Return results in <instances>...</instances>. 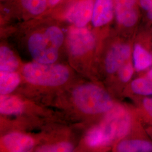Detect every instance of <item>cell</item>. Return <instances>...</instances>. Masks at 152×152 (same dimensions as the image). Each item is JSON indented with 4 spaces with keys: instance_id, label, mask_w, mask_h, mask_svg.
Here are the masks:
<instances>
[{
    "instance_id": "obj_1",
    "label": "cell",
    "mask_w": 152,
    "mask_h": 152,
    "mask_svg": "<svg viewBox=\"0 0 152 152\" xmlns=\"http://www.w3.org/2000/svg\"><path fill=\"white\" fill-rule=\"evenodd\" d=\"M72 100L77 108L87 114L109 112L113 104L108 92L91 83L83 84L75 88L72 92Z\"/></svg>"
},
{
    "instance_id": "obj_2",
    "label": "cell",
    "mask_w": 152,
    "mask_h": 152,
    "mask_svg": "<svg viewBox=\"0 0 152 152\" xmlns=\"http://www.w3.org/2000/svg\"><path fill=\"white\" fill-rule=\"evenodd\" d=\"M22 75L27 81L34 85L57 87L67 82L70 73L64 65L34 61L24 65Z\"/></svg>"
},
{
    "instance_id": "obj_3",
    "label": "cell",
    "mask_w": 152,
    "mask_h": 152,
    "mask_svg": "<svg viewBox=\"0 0 152 152\" xmlns=\"http://www.w3.org/2000/svg\"><path fill=\"white\" fill-rule=\"evenodd\" d=\"M27 47L33 59L37 63L54 64L58 59L60 49L49 37L45 28L29 35Z\"/></svg>"
},
{
    "instance_id": "obj_4",
    "label": "cell",
    "mask_w": 152,
    "mask_h": 152,
    "mask_svg": "<svg viewBox=\"0 0 152 152\" xmlns=\"http://www.w3.org/2000/svg\"><path fill=\"white\" fill-rule=\"evenodd\" d=\"M66 44L71 55L81 57L88 54L96 46V38L86 27H77L72 26L66 36Z\"/></svg>"
},
{
    "instance_id": "obj_5",
    "label": "cell",
    "mask_w": 152,
    "mask_h": 152,
    "mask_svg": "<svg viewBox=\"0 0 152 152\" xmlns=\"http://www.w3.org/2000/svg\"><path fill=\"white\" fill-rule=\"evenodd\" d=\"M95 0H78L72 4L64 14L65 20L73 26L86 27L91 22Z\"/></svg>"
},
{
    "instance_id": "obj_6",
    "label": "cell",
    "mask_w": 152,
    "mask_h": 152,
    "mask_svg": "<svg viewBox=\"0 0 152 152\" xmlns=\"http://www.w3.org/2000/svg\"><path fill=\"white\" fill-rule=\"evenodd\" d=\"M114 14L117 23L130 28L136 24L139 18L138 0H114Z\"/></svg>"
},
{
    "instance_id": "obj_7",
    "label": "cell",
    "mask_w": 152,
    "mask_h": 152,
    "mask_svg": "<svg viewBox=\"0 0 152 152\" xmlns=\"http://www.w3.org/2000/svg\"><path fill=\"white\" fill-rule=\"evenodd\" d=\"M130 46L126 43H117L113 45L108 51L105 60V67L109 73H114L130 56Z\"/></svg>"
},
{
    "instance_id": "obj_8",
    "label": "cell",
    "mask_w": 152,
    "mask_h": 152,
    "mask_svg": "<svg viewBox=\"0 0 152 152\" xmlns=\"http://www.w3.org/2000/svg\"><path fill=\"white\" fill-rule=\"evenodd\" d=\"M112 131L115 139H120L127 135L130 129V119L124 109H116L108 115L105 122Z\"/></svg>"
},
{
    "instance_id": "obj_9",
    "label": "cell",
    "mask_w": 152,
    "mask_h": 152,
    "mask_svg": "<svg viewBox=\"0 0 152 152\" xmlns=\"http://www.w3.org/2000/svg\"><path fill=\"white\" fill-rule=\"evenodd\" d=\"M114 16V0H95L91 22L94 27H103L107 25Z\"/></svg>"
},
{
    "instance_id": "obj_10",
    "label": "cell",
    "mask_w": 152,
    "mask_h": 152,
    "mask_svg": "<svg viewBox=\"0 0 152 152\" xmlns=\"http://www.w3.org/2000/svg\"><path fill=\"white\" fill-rule=\"evenodd\" d=\"M2 143L8 151L12 152H28L34 145L31 137L17 132L5 135L2 139Z\"/></svg>"
},
{
    "instance_id": "obj_11",
    "label": "cell",
    "mask_w": 152,
    "mask_h": 152,
    "mask_svg": "<svg viewBox=\"0 0 152 152\" xmlns=\"http://www.w3.org/2000/svg\"><path fill=\"white\" fill-rule=\"evenodd\" d=\"M114 139L110 129L104 123L102 125L93 128L86 137V142L88 146L98 147L108 144Z\"/></svg>"
},
{
    "instance_id": "obj_12",
    "label": "cell",
    "mask_w": 152,
    "mask_h": 152,
    "mask_svg": "<svg viewBox=\"0 0 152 152\" xmlns=\"http://www.w3.org/2000/svg\"><path fill=\"white\" fill-rule=\"evenodd\" d=\"M23 15L29 18L42 15L49 9V0H17Z\"/></svg>"
},
{
    "instance_id": "obj_13",
    "label": "cell",
    "mask_w": 152,
    "mask_h": 152,
    "mask_svg": "<svg viewBox=\"0 0 152 152\" xmlns=\"http://www.w3.org/2000/svg\"><path fill=\"white\" fill-rule=\"evenodd\" d=\"M24 109L22 100L14 96L1 95L0 100V112L5 115L20 114Z\"/></svg>"
},
{
    "instance_id": "obj_14",
    "label": "cell",
    "mask_w": 152,
    "mask_h": 152,
    "mask_svg": "<svg viewBox=\"0 0 152 152\" xmlns=\"http://www.w3.org/2000/svg\"><path fill=\"white\" fill-rule=\"evenodd\" d=\"M19 66V61L14 52L8 46L1 45L0 48V71L14 72Z\"/></svg>"
},
{
    "instance_id": "obj_15",
    "label": "cell",
    "mask_w": 152,
    "mask_h": 152,
    "mask_svg": "<svg viewBox=\"0 0 152 152\" xmlns=\"http://www.w3.org/2000/svg\"><path fill=\"white\" fill-rule=\"evenodd\" d=\"M134 66L137 71H141L151 66L152 55L141 45H135L133 50Z\"/></svg>"
},
{
    "instance_id": "obj_16",
    "label": "cell",
    "mask_w": 152,
    "mask_h": 152,
    "mask_svg": "<svg viewBox=\"0 0 152 152\" xmlns=\"http://www.w3.org/2000/svg\"><path fill=\"white\" fill-rule=\"evenodd\" d=\"M20 82L19 75L15 72H1L0 94L1 95H8L12 92Z\"/></svg>"
},
{
    "instance_id": "obj_17",
    "label": "cell",
    "mask_w": 152,
    "mask_h": 152,
    "mask_svg": "<svg viewBox=\"0 0 152 152\" xmlns=\"http://www.w3.org/2000/svg\"><path fill=\"white\" fill-rule=\"evenodd\" d=\"M116 150L120 152H152V144L140 140H125L120 142Z\"/></svg>"
},
{
    "instance_id": "obj_18",
    "label": "cell",
    "mask_w": 152,
    "mask_h": 152,
    "mask_svg": "<svg viewBox=\"0 0 152 152\" xmlns=\"http://www.w3.org/2000/svg\"><path fill=\"white\" fill-rule=\"evenodd\" d=\"M131 88L135 94L149 96L152 95V83L148 79L139 78L131 83Z\"/></svg>"
},
{
    "instance_id": "obj_19",
    "label": "cell",
    "mask_w": 152,
    "mask_h": 152,
    "mask_svg": "<svg viewBox=\"0 0 152 152\" xmlns=\"http://www.w3.org/2000/svg\"><path fill=\"white\" fill-rule=\"evenodd\" d=\"M74 149L73 145L66 142H59L50 145H46L39 148L37 151L46 152H72Z\"/></svg>"
},
{
    "instance_id": "obj_20",
    "label": "cell",
    "mask_w": 152,
    "mask_h": 152,
    "mask_svg": "<svg viewBox=\"0 0 152 152\" xmlns=\"http://www.w3.org/2000/svg\"><path fill=\"white\" fill-rule=\"evenodd\" d=\"M134 73V68L130 63L124 64L118 70V75L120 80L124 82L129 81Z\"/></svg>"
},
{
    "instance_id": "obj_21",
    "label": "cell",
    "mask_w": 152,
    "mask_h": 152,
    "mask_svg": "<svg viewBox=\"0 0 152 152\" xmlns=\"http://www.w3.org/2000/svg\"><path fill=\"white\" fill-rule=\"evenodd\" d=\"M139 7L146 13L147 18L152 21V0H138Z\"/></svg>"
},
{
    "instance_id": "obj_22",
    "label": "cell",
    "mask_w": 152,
    "mask_h": 152,
    "mask_svg": "<svg viewBox=\"0 0 152 152\" xmlns=\"http://www.w3.org/2000/svg\"><path fill=\"white\" fill-rule=\"evenodd\" d=\"M143 105L145 110L152 117V98L144 99L143 101Z\"/></svg>"
},
{
    "instance_id": "obj_23",
    "label": "cell",
    "mask_w": 152,
    "mask_h": 152,
    "mask_svg": "<svg viewBox=\"0 0 152 152\" xmlns=\"http://www.w3.org/2000/svg\"><path fill=\"white\" fill-rule=\"evenodd\" d=\"M61 0H49V8L54 7L58 5Z\"/></svg>"
},
{
    "instance_id": "obj_24",
    "label": "cell",
    "mask_w": 152,
    "mask_h": 152,
    "mask_svg": "<svg viewBox=\"0 0 152 152\" xmlns=\"http://www.w3.org/2000/svg\"><path fill=\"white\" fill-rule=\"evenodd\" d=\"M148 79L152 83V69L148 73Z\"/></svg>"
}]
</instances>
